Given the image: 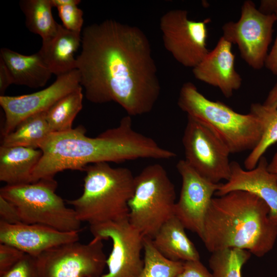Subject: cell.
<instances>
[{
    "instance_id": "1",
    "label": "cell",
    "mask_w": 277,
    "mask_h": 277,
    "mask_svg": "<svg viewBox=\"0 0 277 277\" xmlns=\"http://www.w3.org/2000/svg\"><path fill=\"white\" fill-rule=\"evenodd\" d=\"M76 57L86 98L114 102L129 116L150 112L161 93L149 41L138 27L113 19L86 26Z\"/></svg>"
},
{
    "instance_id": "2",
    "label": "cell",
    "mask_w": 277,
    "mask_h": 277,
    "mask_svg": "<svg viewBox=\"0 0 277 277\" xmlns=\"http://www.w3.org/2000/svg\"><path fill=\"white\" fill-rule=\"evenodd\" d=\"M39 149L43 154L33 171L32 183L54 178L65 170L83 171L87 166L98 163H119L139 159L170 160L176 155L135 130L128 115L121 119L117 127L95 137L86 136L82 126L65 132H52Z\"/></svg>"
},
{
    "instance_id": "3",
    "label": "cell",
    "mask_w": 277,
    "mask_h": 277,
    "mask_svg": "<svg viewBox=\"0 0 277 277\" xmlns=\"http://www.w3.org/2000/svg\"><path fill=\"white\" fill-rule=\"evenodd\" d=\"M276 239L277 225L269 217V209L255 194L234 190L212 198L202 239L209 252L235 248L262 257L272 250Z\"/></svg>"
},
{
    "instance_id": "4",
    "label": "cell",
    "mask_w": 277,
    "mask_h": 277,
    "mask_svg": "<svg viewBox=\"0 0 277 277\" xmlns=\"http://www.w3.org/2000/svg\"><path fill=\"white\" fill-rule=\"evenodd\" d=\"M83 191L67 200L81 222L90 226L128 219V203L135 186V176L127 168H113L102 162L84 169Z\"/></svg>"
},
{
    "instance_id": "5",
    "label": "cell",
    "mask_w": 277,
    "mask_h": 277,
    "mask_svg": "<svg viewBox=\"0 0 277 277\" xmlns=\"http://www.w3.org/2000/svg\"><path fill=\"white\" fill-rule=\"evenodd\" d=\"M177 105L187 116L211 130L230 153L251 151L263 136L264 126L256 115L238 113L222 102L208 99L192 83L182 85Z\"/></svg>"
},
{
    "instance_id": "6",
    "label": "cell",
    "mask_w": 277,
    "mask_h": 277,
    "mask_svg": "<svg viewBox=\"0 0 277 277\" xmlns=\"http://www.w3.org/2000/svg\"><path fill=\"white\" fill-rule=\"evenodd\" d=\"M175 187L165 169L154 164L135 176L129 201L128 221L144 237L152 239L162 226L174 216Z\"/></svg>"
},
{
    "instance_id": "7",
    "label": "cell",
    "mask_w": 277,
    "mask_h": 277,
    "mask_svg": "<svg viewBox=\"0 0 277 277\" xmlns=\"http://www.w3.org/2000/svg\"><path fill=\"white\" fill-rule=\"evenodd\" d=\"M57 183L54 178L37 182L6 185L0 195L17 208L22 222L39 224L66 232H80L81 222L73 208L66 206L56 192Z\"/></svg>"
},
{
    "instance_id": "8",
    "label": "cell",
    "mask_w": 277,
    "mask_h": 277,
    "mask_svg": "<svg viewBox=\"0 0 277 277\" xmlns=\"http://www.w3.org/2000/svg\"><path fill=\"white\" fill-rule=\"evenodd\" d=\"M276 22L274 14L263 13L253 2L247 0L241 7L239 19L223 25L222 36L238 46L241 57L249 66L260 70L265 66Z\"/></svg>"
},
{
    "instance_id": "9",
    "label": "cell",
    "mask_w": 277,
    "mask_h": 277,
    "mask_svg": "<svg viewBox=\"0 0 277 277\" xmlns=\"http://www.w3.org/2000/svg\"><path fill=\"white\" fill-rule=\"evenodd\" d=\"M103 240L61 245L37 257L39 277H100L107 266Z\"/></svg>"
},
{
    "instance_id": "10",
    "label": "cell",
    "mask_w": 277,
    "mask_h": 277,
    "mask_svg": "<svg viewBox=\"0 0 277 277\" xmlns=\"http://www.w3.org/2000/svg\"><path fill=\"white\" fill-rule=\"evenodd\" d=\"M182 143L185 161L199 174L218 184L231 174L230 153L224 143L208 128L187 116Z\"/></svg>"
},
{
    "instance_id": "11",
    "label": "cell",
    "mask_w": 277,
    "mask_h": 277,
    "mask_svg": "<svg viewBox=\"0 0 277 277\" xmlns=\"http://www.w3.org/2000/svg\"><path fill=\"white\" fill-rule=\"evenodd\" d=\"M206 23L189 19L187 11L183 9L170 10L161 17L164 47L183 66L193 69L209 51Z\"/></svg>"
},
{
    "instance_id": "12",
    "label": "cell",
    "mask_w": 277,
    "mask_h": 277,
    "mask_svg": "<svg viewBox=\"0 0 277 277\" xmlns=\"http://www.w3.org/2000/svg\"><path fill=\"white\" fill-rule=\"evenodd\" d=\"M90 230L93 237L110 239L112 243L106 262L108 271L100 277L139 276L144 266V236L128 219L91 225Z\"/></svg>"
},
{
    "instance_id": "13",
    "label": "cell",
    "mask_w": 277,
    "mask_h": 277,
    "mask_svg": "<svg viewBox=\"0 0 277 277\" xmlns=\"http://www.w3.org/2000/svg\"><path fill=\"white\" fill-rule=\"evenodd\" d=\"M81 87L76 69L57 76L51 85L40 91L18 96H0V105L5 113L3 136L13 131L25 118L47 111L59 99Z\"/></svg>"
},
{
    "instance_id": "14",
    "label": "cell",
    "mask_w": 277,
    "mask_h": 277,
    "mask_svg": "<svg viewBox=\"0 0 277 277\" xmlns=\"http://www.w3.org/2000/svg\"><path fill=\"white\" fill-rule=\"evenodd\" d=\"M176 169L182 177L179 199L174 215L185 228L202 240L206 213L220 183L210 182L195 171L185 160H180Z\"/></svg>"
},
{
    "instance_id": "15",
    "label": "cell",
    "mask_w": 277,
    "mask_h": 277,
    "mask_svg": "<svg viewBox=\"0 0 277 277\" xmlns=\"http://www.w3.org/2000/svg\"><path fill=\"white\" fill-rule=\"evenodd\" d=\"M78 233L62 231L43 224H10L0 221V243L35 258L61 245L79 241Z\"/></svg>"
},
{
    "instance_id": "16",
    "label": "cell",
    "mask_w": 277,
    "mask_h": 277,
    "mask_svg": "<svg viewBox=\"0 0 277 277\" xmlns=\"http://www.w3.org/2000/svg\"><path fill=\"white\" fill-rule=\"evenodd\" d=\"M264 156L251 170L244 169L236 162H231V174L225 183L221 184L215 192L217 196L234 190L251 192L262 199L269 209V217L277 225V175L268 169Z\"/></svg>"
},
{
    "instance_id": "17",
    "label": "cell",
    "mask_w": 277,
    "mask_h": 277,
    "mask_svg": "<svg viewBox=\"0 0 277 277\" xmlns=\"http://www.w3.org/2000/svg\"><path fill=\"white\" fill-rule=\"evenodd\" d=\"M231 48L232 44L221 36L214 48L192 69L195 78L218 88L227 98L231 97L242 83L235 69V56Z\"/></svg>"
},
{
    "instance_id": "18",
    "label": "cell",
    "mask_w": 277,
    "mask_h": 277,
    "mask_svg": "<svg viewBox=\"0 0 277 277\" xmlns=\"http://www.w3.org/2000/svg\"><path fill=\"white\" fill-rule=\"evenodd\" d=\"M82 43V34L66 29L60 24L52 38L42 41L38 51L53 74L57 76L76 69L74 57Z\"/></svg>"
},
{
    "instance_id": "19",
    "label": "cell",
    "mask_w": 277,
    "mask_h": 277,
    "mask_svg": "<svg viewBox=\"0 0 277 277\" xmlns=\"http://www.w3.org/2000/svg\"><path fill=\"white\" fill-rule=\"evenodd\" d=\"M0 59L8 68L13 84L32 88L42 87L53 74L38 51L27 55L2 48Z\"/></svg>"
},
{
    "instance_id": "20",
    "label": "cell",
    "mask_w": 277,
    "mask_h": 277,
    "mask_svg": "<svg viewBox=\"0 0 277 277\" xmlns=\"http://www.w3.org/2000/svg\"><path fill=\"white\" fill-rule=\"evenodd\" d=\"M43 152L21 146L0 147V181L6 185L32 183V173Z\"/></svg>"
},
{
    "instance_id": "21",
    "label": "cell",
    "mask_w": 277,
    "mask_h": 277,
    "mask_svg": "<svg viewBox=\"0 0 277 277\" xmlns=\"http://www.w3.org/2000/svg\"><path fill=\"white\" fill-rule=\"evenodd\" d=\"M186 228L174 215L166 221L151 239L156 250L173 261L200 260L199 253L185 232Z\"/></svg>"
},
{
    "instance_id": "22",
    "label": "cell",
    "mask_w": 277,
    "mask_h": 277,
    "mask_svg": "<svg viewBox=\"0 0 277 277\" xmlns=\"http://www.w3.org/2000/svg\"><path fill=\"white\" fill-rule=\"evenodd\" d=\"M46 112L32 115L22 121L13 131L3 136L1 146L39 149L41 143L52 133Z\"/></svg>"
},
{
    "instance_id": "23",
    "label": "cell",
    "mask_w": 277,
    "mask_h": 277,
    "mask_svg": "<svg viewBox=\"0 0 277 277\" xmlns=\"http://www.w3.org/2000/svg\"><path fill=\"white\" fill-rule=\"evenodd\" d=\"M20 8L25 16V24L28 30L39 35L42 41L54 36L60 26L54 19L51 0H22Z\"/></svg>"
},
{
    "instance_id": "24",
    "label": "cell",
    "mask_w": 277,
    "mask_h": 277,
    "mask_svg": "<svg viewBox=\"0 0 277 277\" xmlns=\"http://www.w3.org/2000/svg\"><path fill=\"white\" fill-rule=\"evenodd\" d=\"M82 88L81 87L62 97L46 111V119L52 132L72 129L73 121L83 107Z\"/></svg>"
},
{
    "instance_id": "25",
    "label": "cell",
    "mask_w": 277,
    "mask_h": 277,
    "mask_svg": "<svg viewBox=\"0 0 277 277\" xmlns=\"http://www.w3.org/2000/svg\"><path fill=\"white\" fill-rule=\"evenodd\" d=\"M249 112L262 121L264 130L259 143L244 161L246 170L254 168L267 150L277 142V109L269 108L263 104L256 103L250 105Z\"/></svg>"
},
{
    "instance_id": "26",
    "label": "cell",
    "mask_w": 277,
    "mask_h": 277,
    "mask_svg": "<svg viewBox=\"0 0 277 277\" xmlns=\"http://www.w3.org/2000/svg\"><path fill=\"white\" fill-rule=\"evenodd\" d=\"M144 266L138 277H175L183 270L184 262L173 261L162 255L152 240L144 237Z\"/></svg>"
},
{
    "instance_id": "27",
    "label": "cell",
    "mask_w": 277,
    "mask_h": 277,
    "mask_svg": "<svg viewBox=\"0 0 277 277\" xmlns=\"http://www.w3.org/2000/svg\"><path fill=\"white\" fill-rule=\"evenodd\" d=\"M211 253L209 266L214 277H242V267L251 254L246 250L235 248Z\"/></svg>"
},
{
    "instance_id": "28",
    "label": "cell",
    "mask_w": 277,
    "mask_h": 277,
    "mask_svg": "<svg viewBox=\"0 0 277 277\" xmlns=\"http://www.w3.org/2000/svg\"><path fill=\"white\" fill-rule=\"evenodd\" d=\"M56 8L63 26L69 30L81 33L84 23L82 10L74 4L62 6Z\"/></svg>"
},
{
    "instance_id": "29",
    "label": "cell",
    "mask_w": 277,
    "mask_h": 277,
    "mask_svg": "<svg viewBox=\"0 0 277 277\" xmlns=\"http://www.w3.org/2000/svg\"><path fill=\"white\" fill-rule=\"evenodd\" d=\"M0 277H39L37 258L25 254Z\"/></svg>"
},
{
    "instance_id": "30",
    "label": "cell",
    "mask_w": 277,
    "mask_h": 277,
    "mask_svg": "<svg viewBox=\"0 0 277 277\" xmlns=\"http://www.w3.org/2000/svg\"><path fill=\"white\" fill-rule=\"evenodd\" d=\"M25 254L11 245L0 243V275L11 268Z\"/></svg>"
},
{
    "instance_id": "31",
    "label": "cell",
    "mask_w": 277,
    "mask_h": 277,
    "mask_svg": "<svg viewBox=\"0 0 277 277\" xmlns=\"http://www.w3.org/2000/svg\"><path fill=\"white\" fill-rule=\"evenodd\" d=\"M0 221L10 224L22 223L16 206L1 195Z\"/></svg>"
},
{
    "instance_id": "32",
    "label": "cell",
    "mask_w": 277,
    "mask_h": 277,
    "mask_svg": "<svg viewBox=\"0 0 277 277\" xmlns=\"http://www.w3.org/2000/svg\"><path fill=\"white\" fill-rule=\"evenodd\" d=\"M175 277H214L200 260L184 262L182 272Z\"/></svg>"
},
{
    "instance_id": "33",
    "label": "cell",
    "mask_w": 277,
    "mask_h": 277,
    "mask_svg": "<svg viewBox=\"0 0 277 277\" xmlns=\"http://www.w3.org/2000/svg\"><path fill=\"white\" fill-rule=\"evenodd\" d=\"M273 14L275 15L277 23V4ZM265 66L273 74L277 76V34L274 43L266 58Z\"/></svg>"
},
{
    "instance_id": "34",
    "label": "cell",
    "mask_w": 277,
    "mask_h": 277,
    "mask_svg": "<svg viewBox=\"0 0 277 277\" xmlns=\"http://www.w3.org/2000/svg\"><path fill=\"white\" fill-rule=\"evenodd\" d=\"M13 84L11 74L3 61L0 59V96L4 95L7 88Z\"/></svg>"
},
{
    "instance_id": "35",
    "label": "cell",
    "mask_w": 277,
    "mask_h": 277,
    "mask_svg": "<svg viewBox=\"0 0 277 277\" xmlns=\"http://www.w3.org/2000/svg\"><path fill=\"white\" fill-rule=\"evenodd\" d=\"M263 104L269 108L277 109V82L269 92Z\"/></svg>"
},
{
    "instance_id": "36",
    "label": "cell",
    "mask_w": 277,
    "mask_h": 277,
    "mask_svg": "<svg viewBox=\"0 0 277 277\" xmlns=\"http://www.w3.org/2000/svg\"><path fill=\"white\" fill-rule=\"evenodd\" d=\"M52 5L54 7H58L68 5H78L81 3L80 0H51Z\"/></svg>"
},
{
    "instance_id": "37",
    "label": "cell",
    "mask_w": 277,
    "mask_h": 277,
    "mask_svg": "<svg viewBox=\"0 0 277 277\" xmlns=\"http://www.w3.org/2000/svg\"><path fill=\"white\" fill-rule=\"evenodd\" d=\"M276 144V150L271 161L268 163V169L270 172L277 175V142Z\"/></svg>"
}]
</instances>
